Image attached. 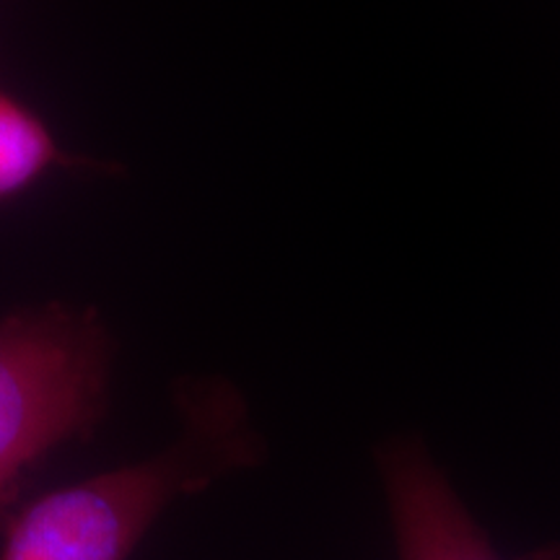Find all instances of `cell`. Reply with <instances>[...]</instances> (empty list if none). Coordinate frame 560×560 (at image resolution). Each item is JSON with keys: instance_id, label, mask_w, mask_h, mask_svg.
<instances>
[{"instance_id": "obj_1", "label": "cell", "mask_w": 560, "mask_h": 560, "mask_svg": "<svg viewBox=\"0 0 560 560\" xmlns=\"http://www.w3.org/2000/svg\"><path fill=\"white\" fill-rule=\"evenodd\" d=\"M174 400L179 436L166 450L26 501L5 516L0 560H128L170 503L262 459L234 384L185 380Z\"/></svg>"}, {"instance_id": "obj_2", "label": "cell", "mask_w": 560, "mask_h": 560, "mask_svg": "<svg viewBox=\"0 0 560 560\" xmlns=\"http://www.w3.org/2000/svg\"><path fill=\"white\" fill-rule=\"evenodd\" d=\"M112 338L94 306L50 301L0 319V514L47 454L107 410Z\"/></svg>"}, {"instance_id": "obj_3", "label": "cell", "mask_w": 560, "mask_h": 560, "mask_svg": "<svg viewBox=\"0 0 560 560\" xmlns=\"http://www.w3.org/2000/svg\"><path fill=\"white\" fill-rule=\"evenodd\" d=\"M376 467L387 493L400 560H503L423 441L416 436L384 441L376 450Z\"/></svg>"}, {"instance_id": "obj_4", "label": "cell", "mask_w": 560, "mask_h": 560, "mask_svg": "<svg viewBox=\"0 0 560 560\" xmlns=\"http://www.w3.org/2000/svg\"><path fill=\"white\" fill-rule=\"evenodd\" d=\"M73 164L47 125L11 94L0 91V200L32 187L52 166Z\"/></svg>"}]
</instances>
